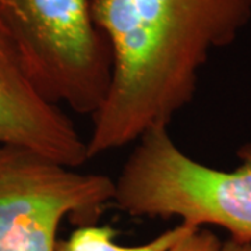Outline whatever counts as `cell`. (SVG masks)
<instances>
[{"label": "cell", "mask_w": 251, "mask_h": 251, "mask_svg": "<svg viewBox=\"0 0 251 251\" xmlns=\"http://www.w3.org/2000/svg\"><path fill=\"white\" fill-rule=\"evenodd\" d=\"M113 73L91 117L88 159L168 127L194 98L212 50L230 45L251 20V0H94Z\"/></svg>", "instance_id": "1"}, {"label": "cell", "mask_w": 251, "mask_h": 251, "mask_svg": "<svg viewBox=\"0 0 251 251\" xmlns=\"http://www.w3.org/2000/svg\"><path fill=\"white\" fill-rule=\"evenodd\" d=\"M117 180L113 202L133 216L179 218L193 227L218 226L230 240L251 243V144L237 151L240 163L221 171L184 153L168 127L135 141Z\"/></svg>", "instance_id": "2"}, {"label": "cell", "mask_w": 251, "mask_h": 251, "mask_svg": "<svg viewBox=\"0 0 251 251\" xmlns=\"http://www.w3.org/2000/svg\"><path fill=\"white\" fill-rule=\"evenodd\" d=\"M20 67L48 102L94 116L108 97L113 56L94 0H0Z\"/></svg>", "instance_id": "3"}, {"label": "cell", "mask_w": 251, "mask_h": 251, "mask_svg": "<svg viewBox=\"0 0 251 251\" xmlns=\"http://www.w3.org/2000/svg\"><path fill=\"white\" fill-rule=\"evenodd\" d=\"M113 197L115 180L105 175L0 144V251H56L64 218L95 225Z\"/></svg>", "instance_id": "4"}, {"label": "cell", "mask_w": 251, "mask_h": 251, "mask_svg": "<svg viewBox=\"0 0 251 251\" xmlns=\"http://www.w3.org/2000/svg\"><path fill=\"white\" fill-rule=\"evenodd\" d=\"M0 144L27 148L74 169L88 161L87 141L70 117L28 82L6 38H0Z\"/></svg>", "instance_id": "5"}, {"label": "cell", "mask_w": 251, "mask_h": 251, "mask_svg": "<svg viewBox=\"0 0 251 251\" xmlns=\"http://www.w3.org/2000/svg\"><path fill=\"white\" fill-rule=\"evenodd\" d=\"M191 229L193 226L179 224L144 244L122 246L115 243L116 230L112 226L85 225L78 226L66 240L57 242L56 251H168Z\"/></svg>", "instance_id": "6"}, {"label": "cell", "mask_w": 251, "mask_h": 251, "mask_svg": "<svg viewBox=\"0 0 251 251\" xmlns=\"http://www.w3.org/2000/svg\"><path fill=\"white\" fill-rule=\"evenodd\" d=\"M222 242L205 227H193L168 251H221Z\"/></svg>", "instance_id": "7"}, {"label": "cell", "mask_w": 251, "mask_h": 251, "mask_svg": "<svg viewBox=\"0 0 251 251\" xmlns=\"http://www.w3.org/2000/svg\"><path fill=\"white\" fill-rule=\"evenodd\" d=\"M221 251H251V243H237L229 239L222 243Z\"/></svg>", "instance_id": "8"}, {"label": "cell", "mask_w": 251, "mask_h": 251, "mask_svg": "<svg viewBox=\"0 0 251 251\" xmlns=\"http://www.w3.org/2000/svg\"><path fill=\"white\" fill-rule=\"evenodd\" d=\"M0 38H6V39H9V36H7V34H6V31L3 29V27H1V24H0Z\"/></svg>", "instance_id": "9"}]
</instances>
